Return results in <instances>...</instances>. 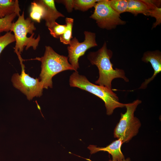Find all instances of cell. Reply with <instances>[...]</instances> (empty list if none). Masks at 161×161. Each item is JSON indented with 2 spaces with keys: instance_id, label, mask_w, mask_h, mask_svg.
Here are the masks:
<instances>
[{
  "instance_id": "obj_14",
  "label": "cell",
  "mask_w": 161,
  "mask_h": 161,
  "mask_svg": "<svg viewBox=\"0 0 161 161\" xmlns=\"http://www.w3.org/2000/svg\"><path fill=\"white\" fill-rule=\"evenodd\" d=\"M149 7L148 16L154 17L156 21L152 25V29L155 28L161 23V8L160 0H145Z\"/></svg>"
},
{
  "instance_id": "obj_20",
  "label": "cell",
  "mask_w": 161,
  "mask_h": 161,
  "mask_svg": "<svg viewBox=\"0 0 161 161\" xmlns=\"http://www.w3.org/2000/svg\"><path fill=\"white\" fill-rule=\"evenodd\" d=\"M50 34L54 38H59L65 32L66 25H61L56 21L48 27Z\"/></svg>"
},
{
  "instance_id": "obj_18",
  "label": "cell",
  "mask_w": 161,
  "mask_h": 161,
  "mask_svg": "<svg viewBox=\"0 0 161 161\" xmlns=\"http://www.w3.org/2000/svg\"><path fill=\"white\" fill-rule=\"evenodd\" d=\"M100 0H74V8L82 11H86L94 7Z\"/></svg>"
},
{
  "instance_id": "obj_23",
  "label": "cell",
  "mask_w": 161,
  "mask_h": 161,
  "mask_svg": "<svg viewBox=\"0 0 161 161\" xmlns=\"http://www.w3.org/2000/svg\"><path fill=\"white\" fill-rule=\"evenodd\" d=\"M109 161H130V159L129 158H128L126 159H124L121 160L117 161V160H110Z\"/></svg>"
},
{
  "instance_id": "obj_3",
  "label": "cell",
  "mask_w": 161,
  "mask_h": 161,
  "mask_svg": "<svg viewBox=\"0 0 161 161\" xmlns=\"http://www.w3.org/2000/svg\"><path fill=\"white\" fill-rule=\"evenodd\" d=\"M69 84L71 87L85 90L100 98L105 103L108 115L112 114L117 108L125 107V104L119 101L118 97L112 89L92 83L85 76L80 75L77 71L70 76Z\"/></svg>"
},
{
  "instance_id": "obj_8",
  "label": "cell",
  "mask_w": 161,
  "mask_h": 161,
  "mask_svg": "<svg viewBox=\"0 0 161 161\" xmlns=\"http://www.w3.org/2000/svg\"><path fill=\"white\" fill-rule=\"evenodd\" d=\"M85 39L83 41L80 42L74 37L72 39L67 47L68 60L75 70L79 68V59L86 52L89 48L97 46L95 33L85 31Z\"/></svg>"
},
{
  "instance_id": "obj_7",
  "label": "cell",
  "mask_w": 161,
  "mask_h": 161,
  "mask_svg": "<svg viewBox=\"0 0 161 161\" xmlns=\"http://www.w3.org/2000/svg\"><path fill=\"white\" fill-rule=\"evenodd\" d=\"M93 13L90 18L96 21L100 28L107 30L114 29L126 22L121 19L120 14L111 7L108 0H100L94 6Z\"/></svg>"
},
{
  "instance_id": "obj_1",
  "label": "cell",
  "mask_w": 161,
  "mask_h": 161,
  "mask_svg": "<svg viewBox=\"0 0 161 161\" xmlns=\"http://www.w3.org/2000/svg\"><path fill=\"white\" fill-rule=\"evenodd\" d=\"M112 55V52L108 49L106 43L105 42L98 50L90 52L87 55L88 59L91 63L96 65L99 70V77L95 83L110 89H112V81L115 78H120L126 82L129 81L123 70L113 68L110 61Z\"/></svg>"
},
{
  "instance_id": "obj_22",
  "label": "cell",
  "mask_w": 161,
  "mask_h": 161,
  "mask_svg": "<svg viewBox=\"0 0 161 161\" xmlns=\"http://www.w3.org/2000/svg\"><path fill=\"white\" fill-rule=\"evenodd\" d=\"M56 1L64 4L68 12H72L74 8V0H57Z\"/></svg>"
},
{
  "instance_id": "obj_17",
  "label": "cell",
  "mask_w": 161,
  "mask_h": 161,
  "mask_svg": "<svg viewBox=\"0 0 161 161\" xmlns=\"http://www.w3.org/2000/svg\"><path fill=\"white\" fill-rule=\"evenodd\" d=\"M18 16L16 13H13L0 19V33L4 32H11L13 20Z\"/></svg>"
},
{
  "instance_id": "obj_2",
  "label": "cell",
  "mask_w": 161,
  "mask_h": 161,
  "mask_svg": "<svg viewBox=\"0 0 161 161\" xmlns=\"http://www.w3.org/2000/svg\"><path fill=\"white\" fill-rule=\"evenodd\" d=\"M44 55L31 60H36L41 62V71L39 78L44 89L52 87V78L61 72L75 70L69 62L68 56L59 54L49 46H45Z\"/></svg>"
},
{
  "instance_id": "obj_19",
  "label": "cell",
  "mask_w": 161,
  "mask_h": 161,
  "mask_svg": "<svg viewBox=\"0 0 161 161\" xmlns=\"http://www.w3.org/2000/svg\"><path fill=\"white\" fill-rule=\"evenodd\" d=\"M109 1L112 9L119 14L126 12L128 0H111Z\"/></svg>"
},
{
  "instance_id": "obj_5",
  "label": "cell",
  "mask_w": 161,
  "mask_h": 161,
  "mask_svg": "<svg viewBox=\"0 0 161 161\" xmlns=\"http://www.w3.org/2000/svg\"><path fill=\"white\" fill-rule=\"evenodd\" d=\"M141 100H137L132 103L125 104L126 111L121 113V118L114 131V137L121 139L123 143H127L136 135L141 124L138 118L134 116V112Z\"/></svg>"
},
{
  "instance_id": "obj_12",
  "label": "cell",
  "mask_w": 161,
  "mask_h": 161,
  "mask_svg": "<svg viewBox=\"0 0 161 161\" xmlns=\"http://www.w3.org/2000/svg\"><path fill=\"white\" fill-rule=\"evenodd\" d=\"M21 11L17 0H0V19L13 13L19 16Z\"/></svg>"
},
{
  "instance_id": "obj_9",
  "label": "cell",
  "mask_w": 161,
  "mask_h": 161,
  "mask_svg": "<svg viewBox=\"0 0 161 161\" xmlns=\"http://www.w3.org/2000/svg\"><path fill=\"white\" fill-rule=\"evenodd\" d=\"M142 61L145 62H150L154 69V73L150 78L146 79L139 89H145L148 84L161 72V53L156 50L154 51H147L145 52L142 58Z\"/></svg>"
},
{
  "instance_id": "obj_6",
  "label": "cell",
  "mask_w": 161,
  "mask_h": 161,
  "mask_svg": "<svg viewBox=\"0 0 161 161\" xmlns=\"http://www.w3.org/2000/svg\"><path fill=\"white\" fill-rule=\"evenodd\" d=\"M21 68V75L15 73L13 75L11 81L13 86L25 95L28 100H32L35 97H40L42 95L43 87L38 78L31 77L26 73L25 66L23 63L24 60L20 54L16 51Z\"/></svg>"
},
{
  "instance_id": "obj_21",
  "label": "cell",
  "mask_w": 161,
  "mask_h": 161,
  "mask_svg": "<svg viewBox=\"0 0 161 161\" xmlns=\"http://www.w3.org/2000/svg\"><path fill=\"white\" fill-rule=\"evenodd\" d=\"M14 34L10 31L0 36V55L4 49L10 43L15 41Z\"/></svg>"
},
{
  "instance_id": "obj_10",
  "label": "cell",
  "mask_w": 161,
  "mask_h": 161,
  "mask_svg": "<svg viewBox=\"0 0 161 161\" xmlns=\"http://www.w3.org/2000/svg\"><path fill=\"white\" fill-rule=\"evenodd\" d=\"M123 143L122 140L119 139L114 141L105 147H97L96 145H90L88 148L90 150L91 154L100 151H107L112 156V160L120 161L125 159L121 150V147Z\"/></svg>"
},
{
  "instance_id": "obj_11",
  "label": "cell",
  "mask_w": 161,
  "mask_h": 161,
  "mask_svg": "<svg viewBox=\"0 0 161 161\" xmlns=\"http://www.w3.org/2000/svg\"><path fill=\"white\" fill-rule=\"evenodd\" d=\"M44 7L45 13L42 18L45 21L46 26L48 27L55 22V20L59 17H64V16L58 11L55 5L54 0H37Z\"/></svg>"
},
{
  "instance_id": "obj_4",
  "label": "cell",
  "mask_w": 161,
  "mask_h": 161,
  "mask_svg": "<svg viewBox=\"0 0 161 161\" xmlns=\"http://www.w3.org/2000/svg\"><path fill=\"white\" fill-rule=\"evenodd\" d=\"M34 23L30 18L25 19L24 11L20 15L17 20L13 22L11 31L14 33L15 38L16 45L14 48L20 54L25 47L26 50L30 47L35 50L38 46L40 40L38 35L37 38L33 37L36 30Z\"/></svg>"
},
{
  "instance_id": "obj_15",
  "label": "cell",
  "mask_w": 161,
  "mask_h": 161,
  "mask_svg": "<svg viewBox=\"0 0 161 161\" xmlns=\"http://www.w3.org/2000/svg\"><path fill=\"white\" fill-rule=\"evenodd\" d=\"M45 13L44 6L37 0L31 3L30 17V18L38 23H40Z\"/></svg>"
},
{
  "instance_id": "obj_16",
  "label": "cell",
  "mask_w": 161,
  "mask_h": 161,
  "mask_svg": "<svg viewBox=\"0 0 161 161\" xmlns=\"http://www.w3.org/2000/svg\"><path fill=\"white\" fill-rule=\"evenodd\" d=\"M66 29L65 32L60 37V41L64 44H69L72 36V28L74 19L71 18H65Z\"/></svg>"
},
{
  "instance_id": "obj_13",
  "label": "cell",
  "mask_w": 161,
  "mask_h": 161,
  "mask_svg": "<svg viewBox=\"0 0 161 161\" xmlns=\"http://www.w3.org/2000/svg\"><path fill=\"white\" fill-rule=\"evenodd\" d=\"M126 12L131 13L135 16L139 14L148 15L149 8L144 0H128Z\"/></svg>"
}]
</instances>
